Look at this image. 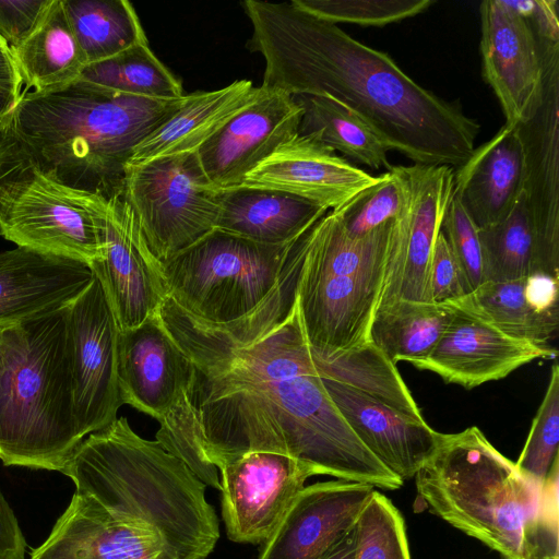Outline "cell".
<instances>
[{"mask_svg": "<svg viewBox=\"0 0 559 559\" xmlns=\"http://www.w3.org/2000/svg\"><path fill=\"white\" fill-rule=\"evenodd\" d=\"M302 269L228 325L200 322L169 297L158 310L195 367L193 404L206 455L217 468L246 452H277L318 475L399 489L404 481L361 443L322 383L298 308Z\"/></svg>", "mask_w": 559, "mask_h": 559, "instance_id": "1", "label": "cell"}, {"mask_svg": "<svg viewBox=\"0 0 559 559\" xmlns=\"http://www.w3.org/2000/svg\"><path fill=\"white\" fill-rule=\"evenodd\" d=\"M241 5L252 25L247 48L265 62L262 86L336 99L415 165L457 168L472 155L479 123L416 83L386 53L292 1Z\"/></svg>", "mask_w": 559, "mask_h": 559, "instance_id": "2", "label": "cell"}, {"mask_svg": "<svg viewBox=\"0 0 559 559\" xmlns=\"http://www.w3.org/2000/svg\"><path fill=\"white\" fill-rule=\"evenodd\" d=\"M185 98L117 95L76 80L22 93L5 132L34 169L108 200L121 195L134 147L170 118Z\"/></svg>", "mask_w": 559, "mask_h": 559, "instance_id": "3", "label": "cell"}, {"mask_svg": "<svg viewBox=\"0 0 559 559\" xmlns=\"http://www.w3.org/2000/svg\"><path fill=\"white\" fill-rule=\"evenodd\" d=\"M62 474L109 518L154 532L173 559H205L219 538L206 485L126 417L88 435Z\"/></svg>", "mask_w": 559, "mask_h": 559, "instance_id": "4", "label": "cell"}, {"mask_svg": "<svg viewBox=\"0 0 559 559\" xmlns=\"http://www.w3.org/2000/svg\"><path fill=\"white\" fill-rule=\"evenodd\" d=\"M84 439L74 414L67 307L0 329V460L62 473Z\"/></svg>", "mask_w": 559, "mask_h": 559, "instance_id": "5", "label": "cell"}, {"mask_svg": "<svg viewBox=\"0 0 559 559\" xmlns=\"http://www.w3.org/2000/svg\"><path fill=\"white\" fill-rule=\"evenodd\" d=\"M415 478L430 512L502 559H536L542 486L522 475L477 427L440 432Z\"/></svg>", "mask_w": 559, "mask_h": 559, "instance_id": "6", "label": "cell"}, {"mask_svg": "<svg viewBox=\"0 0 559 559\" xmlns=\"http://www.w3.org/2000/svg\"><path fill=\"white\" fill-rule=\"evenodd\" d=\"M396 222L358 239L332 211L316 223L298 285L299 313L314 355L333 358L370 343Z\"/></svg>", "mask_w": 559, "mask_h": 559, "instance_id": "7", "label": "cell"}, {"mask_svg": "<svg viewBox=\"0 0 559 559\" xmlns=\"http://www.w3.org/2000/svg\"><path fill=\"white\" fill-rule=\"evenodd\" d=\"M314 225L285 245H264L214 229L160 262L168 297L200 322H237L305 262Z\"/></svg>", "mask_w": 559, "mask_h": 559, "instance_id": "8", "label": "cell"}, {"mask_svg": "<svg viewBox=\"0 0 559 559\" xmlns=\"http://www.w3.org/2000/svg\"><path fill=\"white\" fill-rule=\"evenodd\" d=\"M195 367L171 337L158 312L119 332L118 382L123 404L153 417L155 435L168 452L183 461L206 485L221 489L219 474L205 452L193 404Z\"/></svg>", "mask_w": 559, "mask_h": 559, "instance_id": "9", "label": "cell"}, {"mask_svg": "<svg viewBox=\"0 0 559 559\" xmlns=\"http://www.w3.org/2000/svg\"><path fill=\"white\" fill-rule=\"evenodd\" d=\"M218 192L195 151L127 165L121 197L152 253L164 262L215 229Z\"/></svg>", "mask_w": 559, "mask_h": 559, "instance_id": "10", "label": "cell"}, {"mask_svg": "<svg viewBox=\"0 0 559 559\" xmlns=\"http://www.w3.org/2000/svg\"><path fill=\"white\" fill-rule=\"evenodd\" d=\"M106 203L100 195L62 185L31 166L2 201L1 236L17 247L90 267L103 253Z\"/></svg>", "mask_w": 559, "mask_h": 559, "instance_id": "11", "label": "cell"}, {"mask_svg": "<svg viewBox=\"0 0 559 559\" xmlns=\"http://www.w3.org/2000/svg\"><path fill=\"white\" fill-rule=\"evenodd\" d=\"M74 414L85 439L118 416L119 328L98 280L67 307Z\"/></svg>", "mask_w": 559, "mask_h": 559, "instance_id": "12", "label": "cell"}, {"mask_svg": "<svg viewBox=\"0 0 559 559\" xmlns=\"http://www.w3.org/2000/svg\"><path fill=\"white\" fill-rule=\"evenodd\" d=\"M217 471L227 537L242 544L267 540L306 480L318 475L309 464L271 451L246 452L223 462Z\"/></svg>", "mask_w": 559, "mask_h": 559, "instance_id": "13", "label": "cell"}, {"mask_svg": "<svg viewBox=\"0 0 559 559\" xmlns=\"http://www.w3.org/2000/svg\"><path fill=\"white\" fill-rule=\"evenodd\" d=\"M103 253L91 266L120 331L155 316L168 297L160 262L121 195L107 200L102 224Z\"/></svg>", "mask_w": 559, "mask_h": 559, "instance_id": "14", "label": "cell"}, {"mask_svg": "<svg viewBox=\"0 0 559 559\" xmlns=\"http://www.w3.org/2000/svg\"><path fill=\"white\" fill-rule=\"evenodd\" d=\"M524 188L535 238L533 274L559 278V48L545 51L544 94L534 116L516 127Z\"/></svg>", "mask_w": 559, "mask_h": 559, "instance_id": "15", "label": "cell"}, {"mask_svg": "<svg viewBox=\"0 0 559 559\" xmlns=\"http://www.w3.org/2000/svg\"><path fill=\"white\" fill-rule=\"evenodd\" d=\"M479 13L483 78L500 103L504 124L518 127L534 116L543 99V43L506 0H485Z\"/></svg>", "mask_w": 559, "mask_h": 559, "instance_id": "16", "label": "cell"}, {"mask_svg": "<svg viewBox=\"0 0 559 559\" xmlns=\"http://www.w3.org/2000/svg\"><path fill=\"white\" fill-rule=\"evenodd\" d=\"M411 203L395 226L379 304L428 301L433 246L453 197L454 168L408 166Z\"/></svg>", "mask_w": 559, "mask_h": 559, "instance_id": "17", "label": "cell"}, {"mask_svg": "<svg viewBox=\"0 0 559 559\" xmlns=\"http://www.w3.org/2000/svg\"><path fill=\"white\" fill-rule=\"evenodd\" d=\"M302 107L294 96L259 86L258 95L197 151L217 190L239 187L278 146L299 133Z\"/></svg>", "mask_w": 559, "mask_h": 559, "instance_id": "18", "label": "cell"}, {"mask_svg": "<svg viewBox=\"0 0 559 559\" xmlns=\"http://www.w3.org/2000/svg\"><path fill=\"white\" fill-rule=\"evenodd\" d=\"M374 489L343 479L306 486L258 559H324L355 528Z\"/></svg>", "mask_w": 559, "mask_h": 559, "instance_id": "19", "label": "cell"}, {"mask_svg": "<svg viewBox=\"0 0 559 559\" xmlns=\"http://www.w3.org/2000/svg\"><path fill=\"white\" fill-rule=\"evenodd\" d=\"M378 178L298 133L252 169L239 187L287 192L334 211Z\"/></svg>", "mask_w": 559, "mask_h": 559, "instance_id": "20", "label": "cell"}, {"mask_svg": "<svg viewBox=\"0 0 559 559\" xmlns=\"http://www.w3.org/2000/svg\"><path fill=\"white\" fill-rule=\"evenodd\" d=\"M556 355L551 347L512 338L456 308L432 352L413 365L437 373L448 383L473 389L500 380L533 360Z\"/></svg>", "mask_w": 559, "mask_h": 559, "instance_id": "21", "label": "cell"}, {"mask_svg": "<svg viewBox=\"0 0 559 559\" xmlns=\"http://www.w3.org/2000/svg\"><path fill=\"white\" fill-rule=\"evenodd\" d=\"M321 380L370 453L401 480L415 477L436 450L440 432L424 419L411 417L346 383L325 377Z\"/></svg>", "mask_w": 559, "mask_h": 559, "instance_id": "22", "label": "cell"}, {"mask_svg": "<svg viewBox=\"0 0 559 559\" xmlns=\"http://www.w3.org/2000/svg\"><path fill=\"white\" fill-rule=\"evenodd\" d=\"M31 559H173L152 531L109 518L75 491Z\"/></svg>", "mask_w": 559, "mask_h": 559, "instance_id": "23", "label": "cell"}, {"mask_svg": "<svg viewBox=\"0 0 559 559\" xmlns=\"http://www.w3.org/2000/svg\"><path fill=\"white\" fill-rule=\"evenodd\" d=\"M93 278L74 260L22 247L0 252V329L68 307Z\"/></svg>", "mask_w": 559, "mask_h": 559, "instance_id": "24", "label": "cell"}, {"mask_svg": "<svg viewBox=\"0 0 559 559\" xmlns=\"http://www.w3.org/2000/svg\"><path fill=\"white\" fill-rule=\"evenodd\" d=\"M451 304L503 334L536 346L549 347L558 331V278L549 275L486 281Z\"/></svg>", "mask_w": 559, "mask_h": 559, "instance_id": "25", "label": "cell"}, {"mask_svg": "<svg viewBox=\"0 0 559 559\" xmlns=\"http://www.w3.org/2000/svg\"><path fill=\"white\" fill-rule=\"evenodd\" d=\"M524 188V156L516 127L502 126L454 169L453 194L478 229L501 221Z\"/></svg>", "mask_w": 559, "mask_h": 559, "instance_id": "26", "label": "cell"}, {"mask_svg": "<svg viewBox=\"0 0 559 559\" xmlns=\"http://www.w3.org/2000/svg\"><path fill=\"white\" fill-rule=\"evenodd\" d=\"M215 229L264 245L292 242L329 210L297 195L271 189L219 190Z\"/></svg>", "mask_w": 559, "mask_h": 559, "instance_id": "27", "label": "cell"}, {"mask_svg": "<svg viewBox=\"0 0 559 559\" xmlns=\"http://www.w3.org/2000/svg\"><path fill=\"white\" fill-rule=\"evenodd\" d=\"M258 93L251 81L236 80L219 90L186 95L179 109L134 147L127 165L198 151Z\"/></svg>", "mask_w": 559, "mask_h": 559, "instance_id": "28", "label": "cell"}, {"mask_svg": "<svg viewBox=\"0 0 559 559\" xmlns=\"http://www.w3.org/2000/svg\"><path fill=\"white\" fill-rule=\"evenodd\" d=\"M11 55L22 84L37 92L76 81L86 67L62 0H50L34 31Z\"/></svg>", "mask_w": 559, "mask_h": 559, "instance_id": "29", "label": "cell"}, {"mask_svg": "<svg viewBox=\"0 0 559 559\" xmlns=\"http://www.w3.org/2000/svg\"><path fill=\"white\" fill-rule=\"evenodd\" d=\"M451 302L393 300L380 304L369 328V342L391 362L412 365L427 357L455 313Z\"/></svg>", "mask_w": 559, "mask_h": 559, "instance_id": "30", "label": "cell"}, {"mask_svg": "<svg viewBox=\"0 0 559 559\" xmlns=\"http://www.w3.org/2000/svg\"><path fill=\"white\" fill-rule=\"evenodd\" d=\"M294 97L304 110L299 134L342 153L347 160L372 169L392 168L386 143L353 110L326 95Z\"/></svg>", "mask_w": 559, "mask_h": 559, "instance_id": "31", "label": "cell"}, {"mask_svg": "<svg viewBox=\"0 0 559 559\" xmlns=\"http://www.w3.org/2000/svg\"><path fill=\"white\" fill-rule=\"evenodd\" d=\"M86 66L147 44L135 9L127 0H62Z\"/></svg>", "mask_w": 559, "mask_h": 559, "instance_id": "32", "label": "cell"}, {"mask_svg": "<svg viewBox=\"0 0 559 559\" xmlns=\"http://www.w3.org/2000/svg\"><path fill=\"white\" fill-rule=\"evenodd\" d=\"M78 80L117 95L156 100L183 96L181 82L155 56L148 43L87 64Z\"/></svg>", "mask_w": 559, "mask_h": 559, "instance_id": "33", "label": "cell"}, {"mask_svg": "<svg viewBox=\"0 0 559 559\" xmlns=\"http://www.w3.org/2000/svg\"><path fill=\"white\" fill-rule=\"evenodd\" d=\"M486 281L504 282L533 274L535 238L524 192L498 223L478 230Z\"/></svg>", "mask_w": 559, "mask_h": 559, "instance_id": "34", "label": "cell"}, {"mask_svg": "<svg viewBox=\"0 0 559 559\" xmlns=\"http://www.w3.org/2000/svg\"><path fill=\"white\" fill-rule=\"evenodd\" d=\"M411 197L408 167L392 166L379 176L377 182L332 212L338 217L345 233L358 239L403 216Z\"/></svg>", "mask_w": 559, "mask_h": 559, "instance_id": "35", "label": "cell"}, {"mask_svg": "<svg viewBox=\"0 0 559 559\" xmlns=\"http://www.w3.org/2000/svg\"><path fill=\"white\" fill-rule=\"evenodd\" d=\"M354 559H412L404 518L376 489L355 528Z\"/></svg>", "mask_w": 559, "mask_h": 559, "instance_id": "36", "label": "cell"}, {"mask_svg": "<svg viewBox=\"0 0 559 559\" xmlns=\"http://www.w3.org/2000/svg\"><path fill=\"white\" fill-rule=\"evenodd\" d=\"M559 367L552 365L543 402L533 419L524 448L514 463L518 471L543 486L558 460Z\"/></svg>", "mask_w": 559, "mask_h": 559, "instance_id": "37", "label": "cell"}, {"mask_svg": "<svg viewBox=\"0 0 559 559\" xmlns=\"http://www.w3.org/2000/svg\"><path fill=\"white\" fill-rule=\"evenodd\" d=\"M305 12L330 23L384 26L415 16L433 0H293Z\"/></svg>", "mask_w": 559, "mask_h": 559, "instance_id": "38", "label": "cell"}, {"mask_svg": "<svg viewBox=\"0 0 559 559\" xmlns=\"http://www.w3.org/2000/svg\"><path fill=\"white\" fill-rule=\"evenodd\" d=\"M440 230L447 238L472 290L475 289L485 282L479 229L454 194Z\"/></svg>", "mask_w": 559, "mask_h": 559, "instance_id": "39", "label": "cell"}, {"mask_svg": "<svg viewBox=\"0 0 559 559\" xmlns=\"http://www.w3.org/2000/svg\"><path fill=\"white\" fill-rule=\"evenodd\" d=\"M472 288L447 238L440 230L432 251L428 282V301L445 304L459 300Z\"/></svg>", "mask_w": 559, "mask_h": 559, "instance_id": "40", "label": "cell"}, {"mask_svg": "<svg viewBox=\"0 0 559 559\" xmlns=\"http://www.w3.org/2000/svg\"><path fill=\"white\" fill-rule=\"evenodd\" d=\"M558 460L554 463L540 490L536 523V559H559L558 556Z\"/></svg>", "mask_w": 559, "mask_h": 559, "instance_id": "41", "label": "cell"}, {"mask_svg": "<svg viewBox=\"0 0 559 559\" xmlns=\"http://www.w3.org/2000/svg\"><path fill=\"white\" fill-rule=\"evenodd\" d=\"M50 0H0V38L10 52L40 21Z\"/></svg>", "mask_w": 559, "mask_h": 559, "instance_id": "42", "label": "cell"}, {"mask_svg": "<svg viewBox=\"0 0 559 559\" xmlns=\"http://www.w3.org/2000/svg\"><path fill=\"white\" fill-rule=\"evenodd\" d=\"M29 168L27 157L4 130L0 136V206L8 191Z\"/></svg>", "mask_w": 559, "mask_h": 559, "instance_id": "43", "label": "cell"}, {"mask_svg": "<svg viewBox=\"0 0 559 559\" xmlns=\"http://www.w3.org/2000/svg\"><path fill=\"white\" fill-rule=\"evenodd\" d=\"M25 550L19 521L0 490V559H25Z\"/></svg>", "mask_w": 559, "mask_h": 559, "instance_id": "44", "label": "cell"}, {"mask_svg": "<svg viewBox=\"0 0 559 559\" xmlns=\"http://www.w3.org/2000/svg\"><path fill=\"white\" fill-rule=\"evenodd\" d=\"M21 88L0 82V136L5 130L11 114L20 98Z\"/></svg>", "mask_w": 559, "mask_h": 559, "instance_id": "45", "label": "cell"}, {"mask_svg": "<svg viewBox=\"0 0 559 559\" xmlns=\"http://www.w3.org/2000/svg\"><path fill=\"white\" fill-rule=\"evenodd\" d=\"M354 530L340 540L324 559H354Z\"/></svg>", "mask_w": 559, "mask_h": 559, "instance_id": "46", "label": "cell"}]
</instances>
